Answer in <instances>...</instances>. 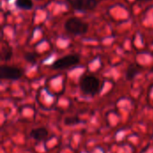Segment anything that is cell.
<instances>
[{
	"instance_id": "cell-5",
	"label": "cell",
	"mask_w": 153,
	"mask_h": 153,
	"mask_svg": "<svg viewBox=\"0 0 153 153\" xmlns=\"http://www.w3.org/2000/svg\"><path fill=\"white\" fill-rule=\"evenodd\" d=\"M67 2L74 9L82 12L93 10L98 4V0H67Z\"/></svg>"
},
{
	"instance_id": "cell-9",
	"label": "cell",
	"mask_w": 153,
	"mask_h": 153,
	"mask_svg": "<svg viewBox=\"0 0 153 153\" xmlns=\"http://www.w3.org/2000/svg\"><path fill=\"white\" fill-rule=\"evenodd\" d=\"M79 118L76 117H68L65 119V125L66 126H74L79 123Z\"/></svg>"
},
{
	"instance_id": "cell-3",
	"label": "cell",
	"mask_w": 153,
	"mask_h": 153,
	"mask_svg": "<svg viewBox=\"0 0 153 153\" xmlns=\"http://www.w3.org/2000/svg\"><path fill=\"white\" fill-rule=\"evenodd\" d=\"M79 62H80V57L77 55H67L65 56H63L56 60L51 67L53 69H65L76 65Z\"/></svg>"
},
{
	"instance_id": "cell-6",
	"label": "cell",
	"mask_w": 153,
	"mask_h": 153,
	"mask_svg": "<svg viewBox=\"0 0 153 153\" xmlns=\"http://www.w3.org/2000/svg\"><path fill=\"white\" fill-rule=\"evenodd\" d=\"M48 136V131L45 127H39V128L33 129L30 134V138H32L36 141H39V142L47 139Z\"/></svg>"
},
{
	"instance_id": "cell-7",
	"label": "cell",
	"mask_w": 153,
	"mask_h": 153,
	"mask_svg": "<svg viewBox=\"0 0 153 153\" xmlns=\"http://www.w3.org/2000/svg\"><path fill=\"white\" fill-rule=\"evenodd\" d=\"M15 5L19 9L30 10L33 6V3H32V0H16Z\"/></svg>"
},
{
	"instance_id": "cell-2",
	"label": "cell",
	"mask_w": 153,
	"mask_h": 153,
	"mask_svg": "<svg viewBox=\"0 0 153 153\" xmlns=\"http://www.w3.org/2000/svg\"><path fill=\"white\" fill-rule=\"evenodd\" d=\"M88 23L78 17L69 18L65 23V30L74 35H82L88 31Z\"/></svg>"
},
{
	"instance_id": "cell-11",
	"label": "cell",
	"mask_w": 153,
	"mask_h": 153,
	"mask_svg": "<svg viewBox=\"0 0 153 153\" xmlns=\"http://www.w3.org/2000/svg\"><path fill=\"white\" fill-rule=\"evenodd\" d=\"M24 57L28 62L34 63L36 61V58H37V54L36 53H26Z\"/></svg>"
},
{
	"instance_id": "cell-1",
	"label": "cell",
	"mask_w": 153,
	"mask_h": 153,
	"mask_svg": "<svg viewBox=\"0 0 153 153\" xmlns=\"http://www.w3.org/2000/svg\"><path fill=\"white\" fill-rule=\"evenodd\" d=\"M80 89L84 95L94 96L100 91V81L93 75H84L80 81Z\"/></svg>"
},
{
	"instance_id": "cell-10",
	"label": "cell",
	"mask_w": 153,
	"mask_h": 153,
	"mask_svg": "<svg viewBox=\"0 0 153 153\" xmlns=\"http://www.w3.org/2000/svg\"><path fill=\"white\" fill-rule=\"evenodd\" d=\"M12 55H13V52H12L11 48H4L3 51H2V58L4 61L9 60L11 58Z\"/></svg>"
},
{
	"instance_id": "cell-4",
	"label": "cell",
	"mask_w": 153,
	"mask_h": 153,
	"mask_svg": "<svg viewBox=\"0 0 153 153\" xmlns=\"http://www.w3.org/2000/svg\"><path fill=\"white\" fill-rule=\"evenodd\" d=\"M0 76L4 80L16 81L22 76V71L14 66L2 65L0 68Z\"/></svg>"
},
{
	"instance_id": "cell-8",
	"label": "cell",
	"mask_w": 153,
	"mask_h": 153,
	"mask_svg": "<svg viewBox=\"0 0 153 153\" xmlns=\"http://www.w3.org/2000/svg\"><path fill=\"white\" fill-rule=\"evenodd\" d=\"M137 73H138V67L136 65H131L130 67H128V69L126 71V77L127 80L131 81L135 77Z\"/></svg>"
},
{
	"instance_id": "cell-12",
	"label": "cell",
	"mask_w": 153,
	"mask_h": 153,
	"mask_svg": "<svg viewBox=\"0 0 153 153\" xmlns=\"http://www.w3.org/2000/svg\"><path fill=\"white\" fill-rule=\"evenodd\" d=\"M136 1H140V2H147V1H150V0H136Z\"/></svg>"
}]
</instances>
